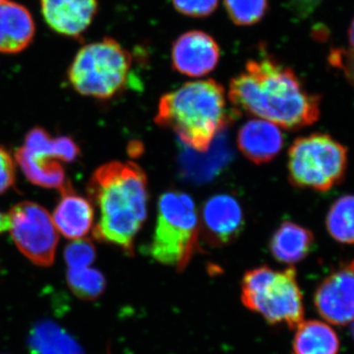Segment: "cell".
<instances>
[{"instance_id": "obj_1", "label": "cell", "mask_w": 354, "mask_h": 354, "mask_svg": "<svg viewBox=\"0 0 354 354\" xmlns=\"http://www.w3.org/2000/svg\"><path fill=\"white\" fill-rule=\"evenodd\" d=\"M228 97L237 113L297 130L320 118V95L305 88L292 69L271 55L247 62L245 70L230 83Z\"/></svg>"}, {"instance_id": "obj_2", "label": "cell", "mask_w": 354, "mask_h": 354, "mask_svg": "<svg viewBox=\"0 0 354 354\" xmlns=\"http://www.w3.org/2000/svg\"><path fill=\"white\" fill-rule=\"evenodd\" d=\"M87 191L91 204L99 211L95 239L133 255L135 239L148 214L145 172L132 162H111L94 172Z\"/></svg>"}, {"instance_id": "obj_3", "label": "cell", "mask_w": 354, "mask_h": 354, "mask_svg": "<svg viewBox=\"0 0 354 354\" xmlns=\"http://www.w3.org/2000/svg\"><path fill=\"white\" fill-rule=\"evenodd\" d=\"M236 113L228 109L223 86L208 79L185 83L162 95L155 121L192 150L204 153Z\"/></svg>"}, {"instance_id": "obj_4", "label": "cell", "mask_w": 354, "mask_h": 354, "mask_svg": "<svg viewBox=\"0 0 354 354\" xmlns=\"http://www.w3.org/2000/svg\"><path fill=\"white\" fill-rule=\"evenodd\" d=\"M199 235V216L192 198L178 190L165 192L158 200L150 244L153 259L183 271L196 253Z\"/></svg>"}, {"instance_id": "obj_5", "label": "cell", "mask_w": 354, "mask_h": 354, "mask_svg": "<svg viewBox=\"0 0 354 354\" xmlns=\"http://www.w3.org/2000/svg\"><path fill=\"white\" fill-rule=\"evenodd\" d=\"M241 300L271 325L286 324L297 330L304 321V297L293 267L285 271L268 266L249 270L242 279Z\"/></svg>"}, {"instance_id": "obj_6", "label": "cell", "mask_w": 354, "mask_h": 354, "mask_svg": "<svg viewBox=\"0 0 354 354\" xmlns=\"http://www.w3.org/2000/svg\"><path fill=\"white\" fill-rule=\"evenodd\" d=\"M132 57L115 39L86 44L77 53L68 70V80L79 94L111 99L127 87Z\"/></svg>"}, {"instance_id": "obj_7", "label": "cell", "mask_w": 354, "mask_h": 354, "mask_svg": "<svg viewBox=\"0 0 354 354\" xmlns=\"http://www.w3.org/2000/svg\"><path fill=\"white\" fill-rule=\"evenodd\" d=\"M348 158L346 147L330 135L300 137L288 151V179L295 187L326 192L344 179Z\"/></svg>"}, {"instance_id": "obj_8", "label": "cell", "mask_w": 354, "mask_h": 354, "mask_svg": "<svg viewBox=\"0 0 354 354\" xmlns=\"http://www.w3.org/2000/svg\"><path fill=\"white\" fill-rule=\"evenodd\" d=\"M8 218L11 236L21 253L34 264L53 265L58 234L50 213L36 203L25 201L15 205Z\"/></svg>"}, {"instance_id": "obj_9", "label": "cell", "mask_w": 354, "mask_h": 354, "mask_svg": "<svg viewBox=\"0 0 354 354\" xmlns=\"http://www.w3.org/2000/svg\"><path fill=\"white\" fill-rule=\"evenodd\" d=\"M314 304L327 322L344 326L354 320V260L339 266L317 288Z\"/></svg>"}, {"instance_id": "obj_10", "label": "cell", "mask_w": 354, "mask_h": 354, "mask_svg": "<svg viewBox=\"0 0 354 354\" xmlns=\"http://www.w3.org/2000/svg\"><path fill=\"white\" fill-rule=\"evenodd\" d=\"M241 203L232 195L216 194L203 205L200 234L209 245L221 247L234 242L244 230Z\"/></svg>"}, {"instance_id": "obj_11", "label": "cell", "mask_w": 354, "mask_h": 354, "mask_svg": "<svg viewBox=\"0 0 354 354\" xmlns=\"http://www.w3.org/2000/svg\"><path fill=\"white\" fill-rule=\"evenodd\" d=\"M220 58L216 39L203 31L184 32L172 44V67L185 76L198 78L211 73Z\"/></svg>"}, {"instance_id": "obj_12", "label": "cell", "mask_w": 354, "mask_h": 354, "mask_svg": "<svg viewBox=\"0 0 354 354\" xmlns=\"http://www.w3.org/2000/svg\"><path fill=\"white\" fill-rule=\"evenodd\" d=\"M46 24L53 31L79 38L97 15V0H39Z\"/></svg>"}, {"instance_id": "obj_13", "label": "cell", "mask_w": 354, "mask_h": 354, "mask_svg": "<svg viewBox=\"0 0 354 354\" xmlns=\"http://www.w3.org/2000/svg\"><path fill=\"white\" fill-rule=\"evenodd\" d=\"M283 144L285 138L279 127L264 120L247 121L237 134L239 151L255 165L271 162L281 153Z\"/></svg>"}, {"instance_id": "obj_14", "label": "cell", "mask_w": 354, "mask_h": 354, "mask_svg": "<svg viewBox=\"0 0 354 354\" xmlns=\"http://www.w3.org/2000/svg\"><path fill=\"white\" fill-rule=\"evenodd\" d=\"M60 192L62 199L53 216L55 227L67 239L73 241L83 239L94 225L93 205L85 198L77 195L69 181Z\"/></svg>"}, {"instance_id": "obj_15", "label": "cell", "mask_w": 354, "mask_h": 354, "mask_svg": "<svg viewBox=\"0 0 354 354\" xmlns=\"http://www.w3.org/2000/svg\"><path fill=\"white\" fill-rule=\"evenodd\" d=\"M36 34L34 18L25 6L0 2V53L14 55L26 50Z\"/></svg>"}, {"instance_id": "obj_16", "label": "cell", "mask_w": 354, "mask_h": 354, "mask_svg": "<svg viewBox=\"0 0 354 354\" xmlns=\"http://www.w3.org/2000/svg\"><path fill=\"white\" fill-rule=\"evenodd\" d=\"M314 234L308 228L285 221L277 228L270 241L272 257L283 264L293 265L304 260L314 247Z\"/></svg>"}, {"instance_id": "obj_17", "label": "cell", "mask_w": 354, "mask_h": 354, "mask_svg": "<svg viewBox=\"0 0 354 354\" xmlns=\"http://www.w3.org/2000/svg\"><path fill=\"white\" fill-rule=\"evenodd\" d=\"M15 158L26 177L36 185L62 190L67 183L64 167L50 156L29 152L22 147L16 151Z\"/></svg>"}, {"instance_id": "obj_18", "label": "cell", "mask_w": 354, "mask_h": 354, "mask_svg": "<svg viewBox=\"0 0 354 354\" xmlns=\"http://www.w3.org/2000/svg\"><path fill=\"white\" fill-rule=\"evenodd\" d=\"M339 351V337L328 324L304 321L297 328L292 354H337Z\"/></svg>"}, {"instance_id": "obj_19", "label": "cell", "mask_w": 354, "mask_h": 354, "mask_svg": "<svg viewBox=\"0 0 354 354\" xmlns=\"http://www.w3.org/2000/svg\"><path fill=\"white\" fill-rule=\"evenodd\" d=\"M30 348L32 354H82L71 337L50 322L39 324L32 329Z\"/></svg>"}, {"instance_id": "obj_20", "label": "cell", "mask_w": 354, "mask_h": 354, "mask_svg": "<svg viewBox=\"0 0 354 354\" xmlns=\"http://www.w3.org/2000/svg\"><path fill=\"white\" fill-rule=\"evenodd\" d=\"M326 227L330 236L342 244H354V195H346L332 205Z\"/></svg>"}, {"instance_id": "obj_21", "label": "cell", "mask_w": 354, "mask_h": 354, "mask_svg": "<svg viewBox=\"0 0 354 354\" xmlns=\"http://www.w3.org/2000/svg\"><path fill=\"white\" fill-rule=\"evenodd\" d=\"M67 283L76 297L86 300L99 297L106 288L104 274L88 267L69 269L67 272Z\"/></svg>"}, {"instance_id": "obj_22", "label": "cell", "mask_w": 354, "mask_h": 354, "mask_svg": "<svg viewBox=\"0 0 354 354\" xmlns=\"http://www.w3.org/2000/svg\"><path fill=\"white\" fill-rule=\"evenodd\" d=\"M230 19L237 26H252L265 17L269 0H223Z\"/></svg>"}, {"instance_id": "obj_23", "label": "cell", "mask_w": 354, "mask_h": 354, "mask_svg": "<svg viewBox=\"0 0 354 354\" xmlns=\"http://www.w3.org/2000/svg\"><path fill=\"white\" fill-rule=\"evenodd\" d=\"M64 258L69 269L87 268L95 259V248L90 239H76L65 248Z\"/></svg>"}, {"instance_id": "obj_24", "label": "cell", "mask_w": 354, "mask_h": 354, "mask_svg": "<svg viewBox=\"0 0 354 354\" xmlns=\"http://www.w3.org/2000/svg\"><path fill=\"white\" fill-rule=\"evenodd\" d=\"M176 11L192 18H205L212 15L218 6V0H171Z\"/></svg>"}, {"instance_id": "obj_25", "label": "cell", "mask_w": 354, "mask_h": 354, "mask_svg": "<svg viewBox=\"0 0 354 354\" xmlns=\"http://www.w3.org/2000/svg\"><path fill=\"white\" fill-rule=\"evenodd\" d=\"M329 64L339 70L348 83L354 88V50L351 48H333L330 50Z\"/></svg>"}, {"instance_id": "obj_26", "label": "cell", "mask_w": 354, "mask_h": 354, "mask_svg": "<svg viewBox=\"0 0 354 354\" xmlns=\"http://www.w3.org/2000/svg\"><path fill=\"white\" fill-rule=\"evenodd\" d=\"M15 181V165L6 149L0 146V194L8 190Z\"/></svg>"}, {"instance_id": "obj_27", "label": "cell", "mask_w": 354, "mask_h": 354, "mask_svg": "<svg viewBox=\"0 0 354 354\" xmlns=\"http://www.w3.org/2000/svg\"><path fill=\"white\" fill-rule=\"evenodd\" d=\"M53 146H55V158L62 162H73L80 153V148L70 137L62 136L53 139Z\"/></svg>"}, {"instance_id": "obj_28", "label": "cell", "mask_w": 354, "mask_h": 354, "mask_svg": "<svg viewBox=\"0 0 354 354\" xmlns=\"http://www.w3.org/2000/svg\"><path fill=\"white\" fill-rule=\"evenodd\" d=\"M324 0H288V7L293 16L299 20L310 17Z\"/></svg>"}, {"instance_id": "obj_29", "label": "cell", "mask_w": 354, "mask_h": 354, "mask_svg": "<svg viewBox=\"0 0 354 354\" xmlns=\"http://www.w3.org/2000/svg\"><path fill=\"white\" fill-rule=\"evenodd\" d=\"M9 230V218L8 215L2 213L0 211V234Z\"/></svg>"}, {"instance_id": "obj_30", "label": "cell", "mask_w": 354, "mask_h": 354, "mask_svg": "<svg viewBox=\"0 0 354 354\" xmlns=\"http://www.w3.org/2000/svg\"><path fill=\"white\" fill-rule=\"evenodd\" d=\"M348 44L349 48L351 50H354V18L353 20L351 21V25H349L348 32Z\"/></svg>"}, {"instance_id": "obj_31", "label": "cell", "mask_w": 354, "mask_h": 354, "mask_svg": "<svg viewBox=\"0 0 354 354\" xmlns=\"http://www.w3.org/2000/svg\"><path fill=\"white\" fill-rule=\"evenodd\" d=\"M351 333H353V339H354V320L353 321V325H351Z\"/></svg>"}, {"instance_id": "obj_32", "label": "cell", "mask_w": 354, "mask_h": 354, "mask_svg": "<svg viewBox=\"0 0 354 354\" xmlns=\"http://www.w3.org/2000/svg\"><path fill=\"white\" fill-rule=\"evenodd\" d=\"M6 1V0H0V2Z\"/></svg>"}]
</instances>
